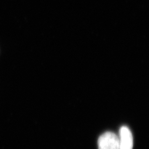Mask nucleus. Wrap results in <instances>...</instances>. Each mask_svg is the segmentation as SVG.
<instances>
[{
	"label": "nucleus",
	"instance_id": "f257e3e1",
	"mask_svg": "<svg viewBox=\"0 0 149 149\" xmlns=\"http://www.w3.org/2000/svg\"><path fill=\"white\" fill-rule=\"evenodd\" d=\"M98 149H119L118 136L112 132L103 134L98 140Z\"/></svg>",
	"mask_w": 149,
	"mask_h": 149
},
{
	"label": "nucleus",
	"instance_id": "f03ea898",
	"mask_svg": "<svg viewBox=\"0 0 149 149\" xmlns=\"http://www.w3.org/2000/svg\"><path fill=\"white\" fill-rule=\"evenodd\" d=\"M119 149H133V138L130 129L123 126L119 130Z\"/></svg>",
	"mask_w": 149,
	"mask_h": 149
}]
</instances>
